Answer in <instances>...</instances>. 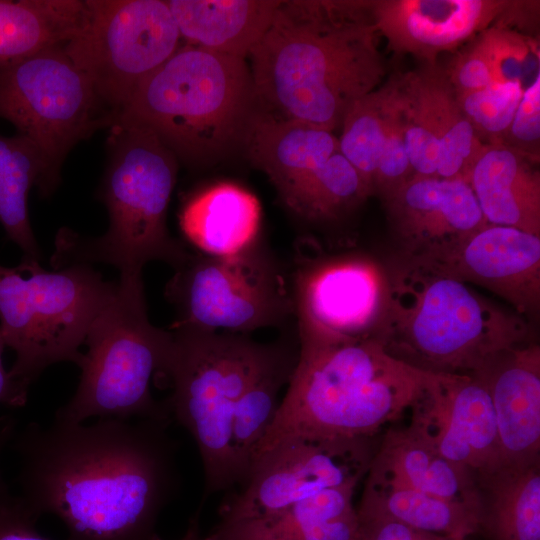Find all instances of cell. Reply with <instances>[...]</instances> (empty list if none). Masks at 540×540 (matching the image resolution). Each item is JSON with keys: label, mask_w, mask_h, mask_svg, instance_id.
Masks as SVG:
<instances>
[{"label": "cell", "mask_w": 540, "mask_h": 540, "mask_svg": "<svg viewBox=\"0 0 540 540\" xmlns=\"http://www.w3.org/2000/svg\"><path fill=\"white\" fill-rule=\"evenodd\" d=\"M188 45L247 59L271 24L280 0L166 1Z\"/></svg>", "instance_id": "d4e9b609"}, {"label": "cell", "mask_w": 540, "mask_h": 540, "mask_svg": "<svg viewBox=\"0 0 540 540\" xmlns=\"http://www.w3.org/2000/svg\"><path fill=\"white\" fill-rule=\"evenodd\" d=\"M366 476L481 511L476 475L441 456L408 428L386 432Z\"/></svg>", "instance_id": "ffe728a7"}, {"label": "cell", "mask_w": 540, "mask_h": 540, "mask_svg": "<svg viewBox=\"0 0 540 540\" xmlns=\"http://www.w3.org/2000/svg\"><path fill=\"white\" fill-rule=\"evenodd\" d=\"M528 323L466 283L403 261L387 276L375 338L394 358L439 374L473 375L529 343Z\"/></svg>", "instance_id": "277c9868"}, {"label": "cell", "mask_w": 540, "mask_h": 540, "mask_svg": "<svg viewBox=\"0 0 540 540\" xmlns=\"http://www.w3.org/2000/svg\"><path fill=\"white\" fill-rule=\"evenodd\" d=\"M355 488L327 489L263 517L217 523L204 540H357Z\"/></svg>", "instance_id": "7402d4cb"}, {"label": "cell", "mask_w": 540, "mask_h": 540, "mask_svg": "<svg viewBox=\"0 0 540 540\" xmlns=\"http://www.w3.org/2000/svg\"><path fill=\"white\" fill-rule=\"evenodd\" d=\"M5 347L6 345L0 332V404L11 407H22L27 401L28 394L17 386L3 366L2 354Z\"/></svg>", "instance_id": "f35d334b"}, {"label": "cell", "mask_w": 540, "mask_h": 540, "mask_svg": "<svg viewBox=\"0 0 540 540\" xmlns=\"http://www.w3.org/2000/svg\"><path fill=\"white\" fill-rule=\"evenodd\" d=\"M375 449L371 438H293L257 457L221 504L218 523L263 517L331 488L356 486Z\"/></svg>", "instance_id": "4fadbf2b"}, {"label": "cell", "mask_w": 540, "mask_h": 540, "mask_svg": "<svg viewBox=\"0 0 540 540\" xmlns=\"http://www.w3.org/2000/svg\"><path fill=\"white\" fill-rule=\"evenodd\" d=\"M523 92L522 81L514 79L456 96L480 141L488 145H501Z\"/></svg>", "instance_id": "836d02e7"}, {"label": "cell", "mask_w": 540, "mask_h": 540, "mask_svg": "<svg viewBox=\"0 0 540 540\" xmlns=\"http://www.w3.org/2000/svg\"><path fill=\"white\" fill-rule=\"evenodd\" d=\"M115 287L88 264L47 271L23 258L13 268L0 265V332L15 352L8 373L22 391L53 364L79 366V349Z\"/></svg>", "instance_id": "9c48e42d"}, {"label": "cell", "mask_w": 540, "mask_h": 540, "mask_svg": "<svg viewBox=\"0 0 540 540\" xmlns=\"http://www.w3.org/2000/svg\"><path fill=\"white\" fill-rule=\"evenodd\" d=\"M167 425L28 423L10 441L20 460L19 497L39 517L57 516L67 540H154L178 482Z\"/></svg>", "instance_id": "6da1fadb"}, {"label": "cell", "mask_w": 540, "mask_h": 540, "mask_svg": "<svg viewBox=\"0 0 540 540\" xmlns=\"http://www.w3.org/2000/svg\"><path fill=\"white\" fill-rule=\"evenodd\" d=\"M417 265L482 286L509 302L519 315L539 309L540 236L488 224L450 253Z\"/></svg>", "instance_id": "ac0fdd59"}, {"label": "cell", "mask_w": 540, "mask_h": 540, "mask_svg": "<svg viewBox=\"0 0 540 540\" xmlns=\"http://www.w3.org/2000/svg\"><path fill=\"white\" fill-rule=\"evenodd\" d=\"M435 375L394 358L375 337L299 339L286 393L250 465L293 438H372L410 409Z\"/></svg>", "instance_id": "3957f363"}, {"label": "cell", "mask_w": 540, "mask_h": 540, "mask_svg": "<svg viewBox=\"0 0 540 540\" xmlns=\"http://www.w3.org/2000/svg\"><path fill=\"white\" fill-rule=\"evenodd\" d=\"M181 40L166 1L84 0L80 24L63 48L115 116Z\"/></svg>", "instance_id": "7c38bea8"}, {"label": "cell", "mask_w": 540, "mask_h": 540, "mask_svg": "<svg viewBox=\"0 0 540 540\" xmlns=\"http://www.w3.org/2000/svg\"><path fill=\"white\" fill-rule=\"evenodd\" d=\"M540 144V72L533 82L524 89L508 131L501 145L526 156L531 161H539Z\"/></svg>", "instance_id": "d590c367"}, {"label": "cell", "mask_w": 540, "mask_h": 540, "mask_svg": "<svg viewBox=\"0 0 540 540\" xmlns=\"http://www.w3.org/2000/svg\"><path fill=\"white\" fill-rule=\"evenodd\" d=\"M391 94L392 84L389 79L357 100L341 124L339 152L359 173L369 196L372 194L373 177L386 135Z\"/></svg>", "instance_id": "d6a6232c"}, {"label": "cell", "mask_w": 540, "mask_h": 540, "mask_svg": "<svg viewBox=\"0 0 540 540\" xmlns=\"http://www.w3.org/2000/svg\"><path fill=\"white\" fill-rule=\"evenodd\" d=\"M420 99L438 142L437 178L468 182L485 144L463 114L447 74L438 64L404 74Z\"/></svg>", "instance_id": "484cf974"}, {"label": "cell", "mask_w": 540, "mask_h": 540, "mask_svg": "<svg viewBox=\"0 0 540 540\" xmlns=\"http://www.w3.org/2000/svg\"><path fill=\"white\" fill-rule=\"evenodd\" d=\"M368 196L359 173L338 150L281 199L301 217L328 220L338 217Z\"/></svg>", "instance_id": "4dcf8cb0"}, {"label": "cell", "mask_w": 540, "mask_h": 540, "mask_svg": "<svg viewBox=\"0 0 540 540\" xmlns=\"http://www.w3.org/2000/svg\"><path fill=\"white\" fill-rule=\"evenodd\" d=\"M0 117L36 146L51 193L70 149L114 118L63 44L0 70Z\"/></svg>", "instance_id": "8fae6325"}, {"label": "cell", "mask_w": 540, "mask_h": 540, "mask_svg": "<svg viewBox=\"0 0 540 540\" xmlns=\"http://www.w3.org/2000/svg\"><path fill=\"white\" fill-rule=\"evenodd\" d=\"M256 111L246 59L186 44L138 85L113 121L143 125L178 159L208 165L243 147Z\"/></svg>", "instance_id": "8992f818"}, {"label": "cell", "mask_w": 540, "mask_h": 540, "mask_svg": "<svg viewBox=\"0 0 540 540\" xmlns=\"http://www.w3.org/2000/svg\"><path fill=\"white\" fill-rule=\"evenodd\" d=\"M262 210L257 197L232 182L210 185L184 204L179 224L199 253L226 257L238 254L261 236Z\"/></svg>", "instance_id": "603a6c76"}, {"label": "cell", "mask_w": 540, "mask_h": 540, "mask_svg": "<svg viewBox=\"0 0 540 540\" xmlns=\"http://www.w3.org/2000/svg\"><path fill=\"white\" fill-rule=\"evenodd\" d=\"M172 342L170 331L149 321L142 276H120L86 337L77 389L57 409L54 420L137 418L170 423L165 402L152 395L151 380L164 378Z\"/></svg>", "instance_id": "ba28073f"}, {"label": "cell", "mask_w": 540, "mask_h": 540, "mask_svg": "<svg viewBox=\"0 0 540 540\" xmlns=\"http://www.w3.org/2000/svg\"><path fill=\"white\" fill-rule=\"evenodd\" d=\"M391 79L392 94L386 135L373 177L372 194L383 199L414 176L406 149L403 125L396 100L395 84Z\"/></svg>", "instance_id": "e575fe53"}, {"label": "cell", "mask_w": 540, "mask_h": 540, "mask_svg": "<svg viewBox=\"0 0 540 540\" xmlns=\"http://www.w3.org/2000/svg\"><path fill=\"white\" fill-rule=\"evenodd\" d=\"M109 127V160L100 189L109 215L108 230L100 237L86 238L61 228L51 265L58 270L106 263L116 267L122 277L142 276L150 261L177 268L190 255L167 227L178 158L143 125L114 120Z\"/></svg>", "instance_id": "5b68a950"}, {"label": "cell", "mask_w": 540, "mask_h": 540, "mask_svg": "<svg viewBox=\"0 0 540 540\" xmlns=\"http://www.w3.org/2000/svg\"><path fill=\"white\" fill-rule=\"evenodd\" d=\"M299 348H294L261 377L239 400L232 422L231 442L237 463L246 476L252 455L274 421L279 393L288 385L296 366Z\"/></svg>", "instance_id": "1f68e13d"}, {"label": "cell", "mask_w": 540, "mask_h": 540, "mask_svg": "<svg viewBox=\"0 0 540 540\" xmlns=\"http://www.w3.org/2000/svg\"><path fill=\"white\" fill-rule=\"evenodd\" d=\"M357 515L359 521L357 540H465L419 530L382 516L358 513Z\"/></svg>", "instance_id": "8d00e7d4"}, {"label": "cell", "mask_w": 540, "mask_h": 540, "mask_svg": "<svg viewBox=\"0 0 540 540\" xmlns=\"http://www.w3.org/2000/svg\"><path fill=\"white\" fill-rule=\"evenodd\" d=\"M371 0L280 1L250 52L257 111L333 132L386 67Z\"/></svg>", "instance_id": "7a4b0ae2"}, {"label": "cell", "mask_w": 540, "mask_h": 540, "mask_svg": "<svg viewBox=\"0 0 540 540\" xmlns=\"http://www.w3.org/2000/svg\"><path fill=\"white\" fill-rule=\"evenodd\" d=\"M291 289L299 339L375 337L387 277L373 262L355 256L305 261Z\"/></svg>", "instance_id": "5bb4252c"}, {"label": "cell", "mask_w": 540, "mask_h": 540, "mask_svg": "<svg viewBox=\"0 0 540 540\" xmlns=\"http://www.w3.org/2000/svg\"><path fill=\"white\" fill-rule=\"evenodd\" d=\"M242 148L252 165L268 176L281 198L339 150L333 132L258 111Z\"/></svg>", "instance_id": "cb8c5ba5"}, {"label": "cell", "mask_w": 540, "mask_h": 540, "mask_svg": "<svg viewBox=\"0 0 540 540\" xmlns=\"http://www.w3.org/2000/svg\"><path fill=\"white\" fill-rule=\"evenodd\" d=\"M165 295L177 311L170 328L246 334L294 315L291 284L262 238L232 256L190 253Z\"/></svg>", "instance_id": "30bf717a"}, {"label": "cell", "mask_w": 540, "mask_h": 540, "mask_svg": "<svg viewBox=\"0 0 540 540\" xmlns=\"http://www.w3.org/2000/svg\"><path fill=\"white\" fill-rule=\"evenodd\" d=\"M154 540H162L158 536ZM179 540H204L199 526V513H196L189 521L187 529Z\"/></svg>", "instance_id": "60d3db41"}, {"label": "cell", "mask_w": 540, "mask_h": 540, "mask_svg": "<svg viewBox=\"0 0 540 540\" xmlns=\"http://www.w3.org/2000/svg\"><path fill=\"white\" fill-rule=\"evenodd\" d=\"M39 516L19 496L0 502V540H49L37 529Z\"/></svg>", "instance_id": "74e56055"}, {"label": "cell", "mask_w": 540, "mask_h": 540, "mask_svg": "<svg viewBox=\"0 0 540 540\" xmlns=\"http://www.w3.org/2000/svg\"><path fill=\"white\" fill-rule=\"evenodd\" d=\"M410 409L407 428L444 458L475 475L499 466L495 413L478 376L436 373Z\"/></svg>", "instance_id": "9a60e30c"}, {"label": "cell", "mask_w": 540, "mask_h": 540, "mask_svg": "<svg viewBox=\"0 0 540 540\" xmlns=\"http://www.w3.org/2000/svg\"><path fill=\"white\" fill-rule=\"evenodd\" d=\"M468 184L487 224L540 236V173L535 162L506 146L485 144Z\"/></svg>", "instance_id": "44dd1931"}, {"label": "cell", "mask_w": 540, "mask_h": 540, "mask_svg": "<svg viewBox=\"0 0 540 540\" xmlns=\"http://www.w3.org/2000/svg\"><path fill=\"white\" fill-rule=\"evenodd\" d=\"M83 11V0H0V70L64 44Z\"/></svg>", "instance_id": "83f0119b"}, {"label": "cell", "mask_w": 540, "mask_h": 540, "mask_svg": "<svg viewBox=\"0 0 540 540\" xmlns=\"http://www.w3.org/2000/svg\"><path fill=\"white\" fill-rule=\"evenodd\" d=\"M16 431V421L11 416L0 417V459L3 450L10 443L14 433ZM11 494L9 493L8 486L3 477L0 468V502L6 499Z\"/></svg>", "instance_id": "ab89813d"}, {"label": "cell", "mask_w": 540, "mask_h": 540, "mask_svg": "<svg viewBox=\"0 0 540 540\" xmlns=\"http://www.w3.org/2000/svg\"><path fill=\"white\" fill-rule=\"evenodd\" d=\"M383 200L406 262L441 258L488 225L462 179L412 176Z\"/></svg>", "instance_id": "2e32d148"}, {"label": "cell", "mask_w": 540, "mask_h": 540, "mask_svg": "<svg viewBox=\"0 0 540 540\" xmlns=\"http://www.w3.org/2000/svg\"><path fill=\"white\" fill-rule=\"evenodd\" d=\"M172 349L165 405L193 437L204 470L205 495L237 486L242 472L231 442L237 404L248 388L293 348L245 333L170 328ZM296 348V347H295Z\"/></svg>", "instance_id": "52a82bcc"}, {"label": "cell", "mask_w": 540, "mask_h": 540, "mask_svg": "<svg viewBox=\"0 0 540 540\" xmlns=\"http://www.w3.org/2000/svg\"><path fill=\"white\" fill-rule=\"evenodd\" d=\"M481 524L493 540H540V462L476 475Z\"/></svg>", "instance_id": "4316f807"}, {"label": "cell", "mask_w": 540, "mask_h": 540, "mask_svg": "<svg viewBox=\"0 0 540 540\" xmlns=\"http://www.w3.org/2000/svg\"><path fill=\"white\" fill-rule=\"evenodd\" d=\"M473 375L483 381L492 401L499 466L540 462L539 345L529 342L515 347Z\"/></svg>", "instance_id": "d6986e66"}, {"label": "cell", "mask_w": 540, "mask_h": 540, "mask_svg": "<svg viewBox=\"0 0 540 540\" xmlns=\"http://www.w3.org/2000/svg\"><path fill=\"white\" fill-rule=\"evenodd\" d=\"M33 186L42 196L51 194L40 152L21 134L7 137L0 133V223L24 253L23 258L40 261L28 212V194Z\"/></svg>", "instance_id": "f546056e"}, {"label": "cell", "mask_w": 540, "mask_h": 540, "mask_svg": "<svg viewBox=\"0 0 540 540\" xmlns=\"http://www.w3.org/2000/svg\"><path fill=\"white\" fill-rule=\"evenodd\" d=\"M514 0H371L379 34L397 54L424 65L493 26L507 27Z\"/></svg>", "instance_id": "e0dca14e"}, {"label": "cell", "mask_w": 540, "mask_h": 540, "mask_svg": "<svg viewBox=\"0 0 540 540\" xmlns=\"http://www.w3.org/2000/svg\"><path fill=\"white\" fill-rule=\"evenodd\" d=\"M358 514L386 517L426 532L466 539L480 530L481 511L464 503L366 478Z\"/></svg>", "instance_id": "f1b7e54d"}]
</instances>
